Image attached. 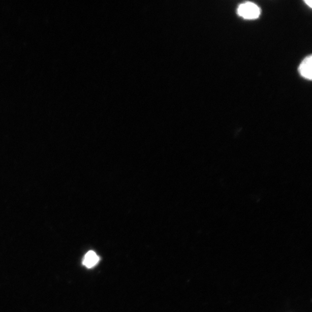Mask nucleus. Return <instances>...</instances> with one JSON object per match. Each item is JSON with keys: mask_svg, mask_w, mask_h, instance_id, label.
Segmentation results:
<instances>
[{"mask_svg": "<svg viewBox=\"0 0 312 312\" xmlns=\"http://www.w3.org/2000/svg\"><path fill=\"white\" fill-rule=\"evenodd\" d=\"M238 14L244 19H255L259 16L260 10L256 4L251 2H247L239 6L238 9Z\"/></svg>", "mask_w": 312, "mask_h": 312, "instance_id": "nucleus-1", "label": "nucleus"}, {"mask_svg": "<svg viewBox=\"0 0 312 312\" xmlns=\"http://www.w3.org/2000/svg\"><path fill=\"white\" fill-rule=\"evenodd\" d=\"M311 56L306 57L304 60L302 61L299 68V72H300V74L302 77L307 79H311Z\"/></svg>", "mask_w": 312, "mask_h": 312, "instance_id": "nucleus-2", "label": "nucleus"}, {"mask_svg": "<svg viewBox=\"0 0 312 312\" xmlns=\"http://www.w3.org/2000/svg\"><path fill=\"white\" fill-rule=\"evenodd\" d=\"M100 261V257L94 251L87 253L83 260V264L87 268H91L96 266Z\"/></svg>", "mask_w": 312, "mask_h": 312, "instance_id": "nucleus-3", "label": "nucleus"}, {"mask_svg": "<svg viewBox=\"0 0 312 312\" xmlns=\"http://www.w3.org/2000/svg\"><path fill=\"white\" fill-rule=\"evenodd\" d=\"M305 2L306 3L307 6H308L310 8H311V0H310V1H305Z\"/></svg>", "mask_w": 312, "mask_h": 312, "instance_id": "nucleus-4", "label": "nucleus"}]
</instances>
